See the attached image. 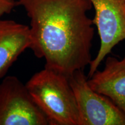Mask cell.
<instances>
[{
  "mask_svg": "<svg viewBox=\"0 0 125 125\" xmlns=\"http://www.w3.org/2000/svg\"><path fill=\"white\" fill-rule=\"evenodd\" d=\"M30 19V49L45 67L68 78L91 62L94 29L90 0H18Z\"/></svg>",
  "mask_w": 125,
  "mask_h": 125,
  "instance_id": "cell-1",
  "label": "cell"
},
{
  "mask_svg": "<svg viewBox=\"0 0 125 125\" xmlns=\"http://www.w3.org/2000/svg\"><path fill=\"white\" fill-rule=\"evenodd\" d=\"M50 125H79V115L68 78L45 67L26 83Z\"/></svg>",
  "mask_w": 125,
  "mask_h": 125,
  "instance_id": "cell-2",
  "label": "cell"
},
{
  "mask_svg": "<svg viewBox=\"0 0 125 125\" xmlns=\"http://www.w3.org/2000/svg\"><path fill=\"white\" fill-rule=\"evenodd\" d=\"M79 115V125H125V114L111 100L92 89L83 70L68 77Z\"/></svg>",
  "mask_w": 125,
  "mask_h": 125,
  "instance_id": "cell-3",
  "label": "cell"
},
{
  "mask_svg": "<svg viewBox=\"0 0 125 125\" xmlns=\"http://www.w3.org/2000/svg\"><path fill=\"white\" fill-rule=\"evenodd\" d=\"M48 125L26 84L15 76L4 78L0 83V125Z\"/></svg>",
  "mask_w": 125,
  "mask_h": 125,
  "instance_id": "cell-4",
  "label": "cell"
},
{
  "mask_svg": "<svg viewBox=\"0 0 125 125\" xmlns=\"http://www.w3.org/2000/svg\"><path fill=\"white\" fill-rule=\"evenodd\" d=\"M95 10L93 19L100 38L98 52L89 64L91 77L101 62L120 42L125 40V0H90Z\"/></svg>",
  "mask_w": 125,
  "mask_h": 125,
  "instance_id": "cell-5",
  "label": "cell"
},
{
  "mask_svg": "<svg viewBox=\"0 0 125 125\" xmlns=\"http://www.w3.org/2000/svg\"><path fill=\"white\" fill-rule=\"evenodd\" d=\"M92 89L107 97L125 114V55L121 60L108 57L103 70L87 79Z\"/></svg>",
  "mask_w": 125,
  "mask_h": 125,
  "instance_id": "cell-6",
  "label": "cell"
},
{
  "mask_svg": "<svg viewBox=\"0 0 125 125\" xmlns=\"http://www.w3.org/2000/svg\"><path fill=\"white\" fill-rule=\"evenodd\" d=\"M31 42L30 28L11 20L0 19V79Z\"/></svg>",
  "mask_w": 125,
  "mask_h": 125,
  "instance_id": "cell-7",
  "label": "cell"
},
{
  "mask_svg": "<svg viewBox=\"0 0 125 125\" xmlns=\"http://www.w3.org/2000/svg\"><path fill=\"white\" fill-rule=\"evenodd\" d=\"M18 3L15 0H0V18L12 11Z\"/></svg>",
  "mask_w": 125,
  "mask_h": 125,
  "instance_id": "cell-8",
  "label": "cell"
}]
</instances>
